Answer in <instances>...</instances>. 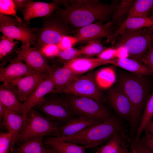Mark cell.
<instances>
[{"label":"cell","mask_w":153,"mask_h":153,"mask_svg":"<svg viewBox=\"0 0 153 153\" xmlns=\"http://www.w3.org/2000/svg\"><path fill=\"white\" fill-rule=\"evenodd\" d=\"M118 2L107 5L97 0H62L65 8L57 10L67 24L82 27L97 21L102 22L113 14L118 7Z\"/></svg>","instance_id":"obj_1"},{"label":"cell","mask_w":153,"mask_h":153,"mask_svg":"<svg viewBox=\"0 0 153 153\" xmlns=\"http://www.w3.org/2000/svg\"><path fill=\"white\" fill-rule=\"evenodd\" d=\"M64 97L71 114L75 117H85L113 124L122 137L126 138L125 130L119 120L112 115L102 103L86 97L65 94Z\"/></svg>","instance_id":"obj_2"},{"label":"cell","mask_w":153,"mask_h":153,"mask_svg":"<svg viewBox=\"0 0 153 153\" xmlns=\"http://www.w3.org/2000/svg\"><path fill=\"white\" fill-rule=\"evenodd\" d=\"M141 77L127 75L123 77L120 81V87L132 106L133 113L130 122L133 132L139 123L142 111L149 97V85Z\"/></svg>","instance_id":"obj_3"},{"label":"cell","mask_w":153,"mask_h":153,"mask_svg":"<svg viewBox=\"0 0 153 153\" xmlns=\"http://www.w3.org/2000/svg\"><path fill=\"white\" fill-rule=\"evenodd\" d=\"M28 118L20 133L16 144L27 139L40 136H59L61 125L47 118L40 111L33 109L27 114Z\"/></svg>","instance_id":"obj_4"},{"label":"cell","mask_w":153,"mask_h":153,"mask_svg":"<svg viewBox=\"0 0 153 153\" xmlns=\"http://www.w3.org/2000/svg\"><path fill=\"white\" fill-rule=\"evenodd\" d=\"M118 132L117 128L112 124L102 122L92 126L75 135L61 137L66 141L90 148L108 141Z\"/></svg>","instance_id":"obj_5"},{"label":"cell","mask_w":153,"mask_h":153,"mask_svg":"<svg viewBox=\"0 0 153 153\" xmlns=\"http://www.w3.org/2000/svg\"><path fill=\"white\" fill-rule=\"evenodd\" d=\"M153 34V31L147 28L126 30L118 38L117 47L124 46L131 59L142 63V58L152 42Z\"/></svg>","instance_id":"obj_6"},{"label":"cell","mask_w":153,"mask_h":153,"mask_svg":"<svg viewBox=\"0 0 153 153\" xmlns=\"http://www.w3.org/2000/svg\"><path fill=\"white\" fill-rule=\"evenodd\" d=\"M42 20L43 24L36 30L37 39L33 47L39 49L47 44L57 45L63 36L69 33L67 24L61 19L56 10Z\"/></svg>","instance_id":"obj_7"},{"label":"cell","mask_w":153,"mask_h":153,"mask_svg":"<svg viewBox=\"0 0 153 153\" xmlns=\"http://www.w3.org/2000/svg\"><path fill=\"white\" fill-rule=\"evenodd\" d=\"M59 94L51 93L47 94L33 109L40 111L61 126L75 117L70 113L64 96Z\"/></svg>","instance_id":"obj_8"},{"label":"cell","mask_w":153,"mask_h":153,"mask_svg":"<svg viewBox=\"0 0 153 153\" xmlns=\"http://www.w3.org/2000/svg\"><path fill=\"white\" fill-rule=\"evenodd\" d=\"M52 93L86 97L101 102L102 99L100 88L95 82L94 73L91 71L84 75H80L64 88Z\"/></svg>","instance_id":"obj_9"},{"label":"cell","mask_w":153,"mask_h":153,"mask_svg":"<svg viewBox=\"0 0 153 153\" xmlns=\"http://www.w3.org/2000/svg\"><path fill=\"white\" fill-rule=\"evenodd\" d=\"M15 53L29 67L36 71L48 75L52 66L39 49L22 45Z\"/></svg>","instance_id":"obj_10"},{"label":"cell","mask_w":153,"mask_h":153,"mask_svg":"<svg viewBox=\"0 0 153 153\" xmlns=\"http://www.w3.org/2000/svg\"><path fill=\"white\" fill-rule=\"evenodd\" d=\"M60 5H62V0H54L52 3H47L28 0L22 12L23 22H27L35 18L48 16L60 8Z\"/></svg>","instance_id":"obj_11"},{"label":"cell","mask_w":153,"mask_h":153,"mask_svg":"<svg viewBox=\"0 0 153 153\" xmlns=\"http://www.w3.org/2000/svg\"><path fill=\"white\" fill-rule=\"evenodd\" d=\"M110 22L103 24L98 21L81 27L76 34L79 41H86L112 36L114 31V27H111Z\"/></svg>","instance_id":"obj_12"},{"label":"cell","mask_w":153,"mask_h":153,"mask_svg":"<svg viewBox=\"0 0 153 153\" xmlns=\"http://www.w3.org/2000/svg\"><path fill=\"white\" fill-rule=\"evenodd\" d=\"M0 102L6 109L20 115H23L24 106L20 100L16 87L10 83H2L0 86Z\"/></svg>","instance_id":"obj_13"},{"label":"cell","mask_w":153,"mask_h":153,"mask_svg":"<svg viewBox=\"0 0 153 153\" xmlns=\"http://www.w3.org/2000/svg\"><path fill=\"white\" fill-rule=\"evenodd\" d=\"M35 72L16 55L10 60L7 65L0 67V82H9Z\"/></svg>","instance_id":"obj_14"},{"label":"cell","mask_w":153,"mask_h":153,"mask_svg":"<svg viewBox=\"0 0 153 153\" xmlns=\"http://www.w3.org/2000/svg\"><path fill=\"white\" fill-rule=\"evenodd\" d=\"M37 29L14 25L0 26V31L3 35L20 41L22 45L26 46L35 45L37 37Z\"/></svg>","instance_id":"obj_15"},{"label":"cell","mask_w":153,"mask_h":153,"mask_svg":"<svg viewBox=\"0 0 153 153\" xmlns=\"http://www.w3.org/2000/svg\"><path fill=\"white\" fill-rule=\"evenodd\" d=\"M55 90V86L50 75L42 81L34 90L27 97L24 102V112L23 114L27 118L29 112L47 94L52 93Z\"/></svg>","instance_id":"obj_16"},{"label":"cell","mask_w":153,"mask_h":153,"mask_svg":"<svg viewBox=\"0 0 153 153\" xmlns=\"http://www.w3.org/2000/svg\"><path fill=\"white\" fill-rule=\"evenodd\" d=\"M108 98L110 104L117 113L130 122L133 113L132 106L122 89L120 87L112 90Z\"/></svg>","instance_id":"obj_17"},{"label":"cell","mask_w":153,"mask_h":153,"mask_svg":"<svg viewBox=\"0 0 153 153\" xmlns=\"http://www.w3.org/2000/svg\"><path fill=\"white\" fill-rule=\"evenodd\" d=\"M46 74L36 72L9 82L18 90L20 101L22 103L37 86L46 77Z\"/></svg>","instance_id":"obj_18"},{"label":"cell","mask_w":153,"mask_h":153,"mask_svg":"<svg viewBox=\"0 0 153 153\" xmlns=\"http://www.w3.org/2000/svg\"><path fill=\"white\" fill-rule=\"evenodd\" d=\"M144 28L150 29L153 31V16H145L127 18L120 26L114 31L113 35L107 39V42H110L113 45L116 39L126 30H137Z\"/></svg>","instance_id":"obj_19"},{"label":"cell","mask_w":153,"mask_h":153,"mask_svg":"<svg viewBox=\"0 0 153 153\" xmlns=\"http://www.w3.org/2000/svg\"><path fill=\"white\" fill-rule=\"evenodd\" d=\"M112 60H105L98 58H76L64 63L63 67L71 69L78 75H81L94 69L104 65L111 64Z\"/></svg>","instance_id":"obj_20"},{"label":"cell","mask_w":153,"mask_h":153,"mask_svg":"<svg viewBox=\"0 0 153 153\" xmlns=\"http://www.w3.org/2000/svg\"><path fill=\"white\" fill-rule=\"evenodd\" d=\"M3 107L5 114L2 124L8 132L12 135V151L15 147L19 135L25 124L28 117L26 118L23 115L15 113Z\"/></svg>","instance_id":"obj_21"},{"label":"cell","mask_w":153,"mask_h":153,"mask_svg":"<svg viewBox=\"0 0 153 153\" xmlns=\"http://www.w3.org/2000/svg\"><path fill=\"white\" fill-rule=\"evenodd\" d=\"M44 143L54 153H85L90 148L66 141L60 136L46 137Z\"/></svg>","instance_id":"obj_22"},{"label":"cell","mask_w":153,"mask_h":153,"mask_svg":"<svg viewBox=\"0 0 153 153\" xmlns=\"http://www.w3.org/2000/svg\"><path fill=\"white\" fill-rule=\"evenodd\" d=\"M102 122L98 120L85 117H74L61 126L59 136H72L92 126Z\"/></svg>","instance_id":"obj_23"},{"label":"cell","mask_w":153,"mask_h":153,"mask_svg":"<svg viewBox=\"0 0 153 153\" xmlns=\"http://www.w3.org/2000/svg\"><path fill=\"white\" fill-rule=\"evenodd\" d=\"M49 74L51 76L55 86V90L52 93L64 88L81 75L76 74L67 68L52 66Z\"/></svg>","instance_id":"obj_24"},{"label":"cell","mask_w":153,"mask_h":153,"mask_svg":"<svg viewBox=\"0 0 153 153\" xmlns=\"http://www.w3.org/2000/svg\"><path fill=\"white\" fill-rule=\"evenodd\" d=\"M112 64L132 72L139 77L144 75L153 76V72L151 70L142 64L131 59H114Z\"/></svg>","instance_id":"obj_25"},{"label":"cell","mask_w":153,"mask_h":153,"mask_svg":"<svg viewBox=\"0 0 153 153\" xmlns=\"http://www.w3.org/2000/svg\"><path fill=\"white\" fill-rule=\"evenodd\" d=\"M44 136L33 138L22 142L10 153H47L48 148L43 142Z\"/></svg>","instance_id":"obj_26"},{"label":"cell","mask_w":153,"mask_h":153,"mask_svg":"<svg viewBox=\"0 0 153 153\" xmlns=\"http://www.w3.org/2000/svg\"><path fill=\"white\" fill-rule=\"evenodd\" d=\"M153 7V0H136L130 7L126 18L147 16Z\"/></svg>","instance_id":"obj_27"},{"label":"cell","mask_w":153,"mask_h":153,"mask_svg":"<svg viewBox=\"0 0 153 153\" xmlns=\"http://www.w3.org/2000/svg\"><path fill=\"white\" fill-rule=\"evenodd\" d=\"M95 82L100 88L107 89L112 85L116 80L115 72L111 67H106L94 73Z\"/></svg>","instance_id":"obj_28"},{"label":"cell","mask_w":153,"mask_h":153,"mask_svg":"<svg viewBox=\"0 0 153 153\" xmlns=\"http://www.w3.org/2000/svg\"><path fill=\"white\" fill-rule=\"evenodd\" d=\"M153 117V92L149 96L145 104L144 109L137 128L136 137L133 142L136 143L142 132L145 130Z\"/></svg>","instance_id":"obj_29"},{"label":"cell","mask_w":153,"mask_h":153,"mask_svg":"<svg viewBox=\"0 0 153 153\" xmlns=\"http://www.w3.org/2000/svg\"><path fill=\"white\" fill-rule=\"evenodd\" d=\"M124 140L120 134L118 133L105 144L101 146L97 151L98 153H122V143Z\"/></svg>","instance_id":"obj_30"},{"label":"cell","mask_w":153,"mask_h":153,"mask_svg":"<svg viewBox=\"0 0 153 153\" xmlns=\"http://www.w3.org/2000/svg\"><path fill=\"white\" fill-rule=\"evenodd\" d=\"M18 41L3 35L1 36L0 41V61H3L10 56L18 48Z\"/></svg>","instance_id":"obj_31"},{"label":"cell","mask_w":153,"mask_h":153,"mask_svg":"<svg viewBox=\"0 0 153 153\" xmlns=\"http://www.w3.org/2000/svg\"><path fill=\"white\" fill-rule=\"evenodd\" d=\"M134 1L133 0H122L113 14L112 18L110 22L112 25L122 20L128 15L129 8Z\"/></svg>","instance_id":"obj_32"},{"label":"cell","mask_w":153,"mask_h":153,"mask_svg":"<svg viewBox=\"0 0 153 153\" xmlns=\"http://www.w3.org/2000/svg\"><path fill=\"white\" fill-rule=\"evenodd\" d=\"M17 10L13 0H0V14L11 15L20 22H23L17 15Z\"/></svg>","instance_id":"obj_33"},{"label":"cell","mask_w":153,"mask_h":153,"mask_svg":"<svg viewBox=\"0 0 153 153\" xmlns=\"http://www.w3.org/2000/svg\"><path fill=\"white\" fill-rule=\"evenodd\" d=\"M104 49L102 44L97 40L90 41L88 43L79 50L81 54L87 55H99Z\"/></svg>","instance_id":"obj_34"},{"label":"cell","mask_w":153,"mask_h":153,"mask_svg":"<svg viewBox=\"0 0 153 153\" xmlns=\"http://www.w3.org/2000/svg\"><path fill=\"white\" fill-rule=\"evenodd\" d=\"M12 136L8 132L0 133V153H9L12 150Z\"/></svg>","instance_id":"obj_35"},{"label":"cell","mask_w":153,"mask_h":153,"mask_svg":"<svg viewBox=\"0 0 153 153\" xmlns=\"http://www.w3.org/2000/svg\"><path fill=\"white\" fill-rule=\"evenodd\" d=\"M81 54L80 50L72 47L65 50H60L57 57L62 60L69 61L77 58Z\"/></svg>","instance_id":"obj_36"},{"label":"cell","mask_w":153,"mask_h":153,"mask_svg":"<svg viewBox=\"0 0 153 153\" xmlns=\"http://www.w3.org/2000/svg\"><path fill=\"white\" fill-rule=\"evenodd\" d=\"M48 60V59L57 57L60 49L56 44H47L39 49Z\"/></svg>","instance_id":"obj_37"},{"label":"cell","mask_w":153,"mask_h":153,"mask_svg":"<svg viewBox=\"0 0 153 153\" xmlns=\"http://www.w3.org/2000/svg\"><path fill=\"white\" fill-rule=\"evenodd\" d=\"M29 24V22L21 23L15 18L0 14V26L14 25L28 27Z\"/></svg>","instance_id":"obj_38"},{"label":"cell","mask_w":153,"mask_h":153,"mask_svg":"<svg viewBox=\"0 0 153 153\" xmlns=\"http://www.w3.org/2000/svg\"><path fill=\"white\" fill-rule=\"evenodd\" d=\"M79 42L78 39L76 37L65 35L62 38L57 45L60 50H62L72 47Z\"/></svg>","instance_id":"obj_39"},{"label":"cell","mask_w":153,"mask_h":153,"mask_svg":"<svg viewBox=\"0 0 153 153\" xmlns=\"http://www.w3.org/2000/svg\"><path fill=\"white\" fill-rule=\"evenodd\" d=\"M129 146L131 147L135 153H153L147 146L142 140L140 139L134 143L129 139L128 141Z\"/></svg>","instance_id":"obj_40"},{"label":"cell","mask_w":153,"mask_h":153,"mask_svg":"<svg viewBox=\"0 0 153 153\" xmlns=\"http://www.w3.org/2000/svg\"><path fill=\"white\" fill-rule=\"evenodd\" d=\"M141 63L153 72V44L152 42L149 45L147 52L143 57Z\"/></svg>","instance_id":"obj_41"},{"label":"cell","mask_w":153,"mask_h":153,"mask_svg":"<svg viewBox=\"0 0 153 153\" xmlns=\"http://www.w3.org/2000/svg\"><path fill=\"white\" fill-rule=\"evenodd\" d=\"M98 58L105 60H109L116 58V48H110L104 49L98 55Z\"/></svg>","instance_id":"obj_42"},{"label":"cell","mask_w":153,"mask_h":153,"mask_svg":"<svg viewBox=\"0 0 153 153\" xmlns=\"http://www.w3.org/2000/svg\"><path fill=\"white\" fill-rule=\"evenodd\" d=\"M145 131V135L142 140L147 146L153 152V137L150 133Z\"/></svg>","instance_id":"obj_43"},{"label":"cell","mask_w":153,"mask_h":153,"mask_svg":"<svg viewBox=\"0 0 153 153\" xmlns=\"http://www.w3.org/2000/svg\"><path fill=\"white\" fill-rule=\"evenodd\" d=\"M129 53L123 46H119L116 48V58L118 59L128 58Z\"/></svg>","instance_id":"obj_44"},{"label":"cell","mask_w":153,"mask_h":153,"mask_svg":"<svg viewBox=\"0 0 153 153\" xmlns=\"http://www.w3.org/2000/svg\"><path fill=\"white\" fill-rule=\"evenodd\" d=\"M28 0H13L17 10L23 11Z\"/></svg>","instance_id":"obj_45"},{"label":"cell","mask_w":153,"mask_h":153,"mask_svg":"<svg viewBox=\"0 0 153 153\" xmlns=\"http://www.w3.org/2000/svg\"><path fill=\"white\" fill-rule=\"evenodd\" d=\"M145 130L150 133L153 137V120L150 121Z\"/></svg>","instance_id":"obj_46"},{"label":"cell","mask_w":153,"mask_h":153,"mask_svg":"<svg viewBox=\"0 0 153 153\" xmlns=\"http://www.w3.org/2000/svg\"><path fill=\"white\" fill-rule=\"evenodd\" d=\"M5 114V110L4 107L0 102V120L2 121L3 118Z\"/></svg>","instance_id":"obj_47"},{"label":"cell","mask_w":153,"mask_h":153,"mask_svg":"<svg viewBox=\"0 0 153 153\" xmlns=\"http://www.w3.org/2000/svg\"><path fill=\"white\" fill-rule=\"evenodd\" d=\"M122 153H129L128 150V145L126 143V141L123 140L122 143Z\"/></svg>","instance_id":"obj_48"},{"label":"cell","mask_w":153,"mask_h":153,"mask_svg":"<svg viewBox=\"0 0 153 153\" xmlns=\"http://www.w3.org/2000/svg\"><path fill=\"white\" fill-rule=\"evenodd\" d=\"M48 148V151H47V153H54V152H52L50 149H49L48 148Z\"/></svg>","instance_id":"obj_49"},{"label":"cell","mask_w":153,"mask_h":153,"mask_svg":"<svg viewBox=\"0 0 153 153\" xmlns=\"http://www.w3.org/2000/svg\"><path fill=\"white\" fill-rule=\"evenodd\" d=\"M150 12L151 14V15L150 16H153V7Z\"/></svg>","instance_id":"obj_50"},{"label":"cell","mask_w":153,"mask_h":153,"mask_svg":"<svg viewBox=\"0 0 153 153\" xmlns=\"http://www.w3.org/2000/svg\"><path fill=\"white\" fill-rule=\"evenodd\" d=\"M152 42H153V34L152 36Z\"/></svg>","instance_id":"obj_51"},{"label":"cell","mask_w":153,"mask_h":153,"mask_svg":"<svg viewBox=\"0 0 153 153\" xmlns=\"http://www.w3.org/2000/svg\"><path fill=\"white\" fill-rule=\"evenodd\" d=\"M98 153V152H97V151L96 152H95V153Z\"/></svg>","instance_id":"obj_52"}]
</instances>
